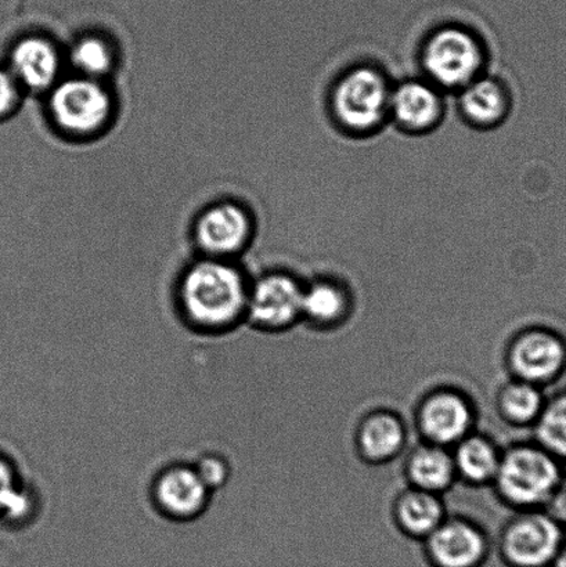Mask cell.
Wrapping results in <instances>:
<instances>
[{
  "label": "cell",
  "mask_w": 566,
  "mask_h": 567,
  "mask_svg": "<svg viewBox=\"0 0 566 567\" xmlns=\"http://www.w3.org/2000/svg\"><path fill=\"white\" fill-rule=\"evenodd\" d=\"M248 295L240 270L225 260L209 258L193 265L183 276L179 306L194 330L226 332L246 319Z\"/></svg>",
  "instance_id": "obj_1"
},
{
  "label": "cell",
  "mask_w": 566,
  "mask_h": 567,
  "mask_svg": "<svg viewBox=\"0 0 566 567\" xmlns=\"http://www.w3.org/2000/svg\"><path fill=\"white\" fill-rule=\"evenodd\" d=\"M507 502L528 509H543L563 486L564 463L539 444H525L502 455L495 477Z\"/></svg>",
  "instance_id": "obj_2"
},
{
  "label": "cell",
  "mask_w": 566,
  "mask_h": 567,
  "mask_svg": "<svg viewBox=\"0 0 566 567\" xmlns=\"http://www.w3.org/2000/svg\"><path fill=\"white\" fill-rule=\"evenodd\" d=\"M392 89L373 66L362 65L347 72L332 92V111L349 132L375 131L390 115Z\"/></svg>",
  "instance_id": "obj_3"
},
{
  "label": "cell",
  "mask_w": 566,
  "mask_h": 567,
  "mask_svg": "<svg viewBox=\"0 0 566 567\" xmlns=\"http://www.w3.org/2000/svg\"><path fill=\"white\" fill-rule=\"evenodd\" d=\"M423 66L438 86L463 89L480 78L485 53L478 38L460 27L435 31L425 42Z\"/></svg>",
  "instance_id": "obj_4"
},
{
  "label": "cell",
  "mask_w": 566,
  "mask_h": 567,
  "mask_svg": "<svg viewBox=\"0 0 566 567\" xmlns=\"http://www.w3.org/2000/svg\"><path fill=\"white\" fill-rule=\"evenodd\" d=\"M49 110L61 131L69 135L91 136L109 124L113 100L102 83L81 75L54 85Z\"/></svg>",
  "instance_id": "obj_5"
},
{
  "label": "cell",
  "mask_w": 566,
  "mask_h": 567,
  "mask_svg": "<svg viewBox=\"0 0 566 567\" xmlns=\"http://www.w3.org/2000/svg\"><path fill=\"white\" fill-rule=\"evenodd\" d=\"M565 540L563 525L543 509H528L504 530L502 558L508 567H550Z\"/></svg>",
  "instance_id": "obj_6"
},
{
  "label": "cell",
  "mask_w": 566,
  "mask_h": 567,
  "mask_svg": "<svg viewBox=\"0 0 566 567\" xmlns=\"http://www.w3.org/2000/svg\"><path fill=\"white\" fill-rule=\"evenodd\" d=\"M510 363L518 380L541 388L556 382L566 372V338L552 328H531L515 339Z\"/></svg>",
  "instance_id": "obj_7"
},
{
  "label": "cell",
  "mask_w": 566,
  "mask_h": 567,
  "mask_svg": "<svg viewBox=\"0 0 566 567\" xmlns=\"http://www.w3.org/2000/svg\"><path fill=\"white\" fill-rule=\"evenodd\" d=\"M303 288L288 275L263 277L249 288L247 317L265 331L286 330L302 316Z\"/></svg>",
  "instance_id": "obj_8"
},
{
  "label": "cell",
  "mask_w": 566,
  "mask_h": 567,
  "mask_svg": "<svg viewBox=\"0 0 566 567\" xmlns=\"http://www.w3.org/2000/svg\"><path fill=\"white\" fill-rule=\"evenodd\" d=\"M210 492L194 466L172 465L155 477L153 498L169 519L198 518L208 507Z\"/></svg>",
  "instance_id": "obj_9"
},
{
  "label": "cell",
  "mask_w": 566,
  "mask_h": 567,
  "mask_svg": "<svg viewBox=\"0 0 566 567\" xmlns=\"http://www.w3.org/2000/svg\"><path fill=\"white\" fill-rule=\"evenodd\" d=\"M251 230V219L246 210L235 204H218L199 216L196 240L210 258L220 259L241 251Z\"/></svg>",
  "instance_id": "obj_10"
},
{
  "label": "cell",
  "mask_w": 566,
  "mask_h": 567,
  "mask_svg": "<svg viewBox=\"0 0 566 567\" xmlns=\"http://www.w3.org/2000/svg\"><path fill=\"white\" fill-rule=\"evenodd\" d=\"M425 540L432 567H481L485 563V537L467 522L443 520Z\"/></svg>",
  "instance_id": "obj_11"
},
{
  "label": "cell",
  "mask_w": 566,
  "mask_h": 567,
  "mask_svg": "<svg viewBox=\"0 0 566 567\" xmlns=\"http://www.w3.org/2000/svg\"><path fill=\"white\" fill-rule=\"evenodd\" d=\"M419 422L421 431L431 443L443 447L467 437L473 411L467 400L460 394L451 391L436 392L421 405Z\"/></svg>",
  "instance_id": "obj_12"
},
{
  "label": "cell",
  "mask_w": 566,
  "mask_h": 567,
  "mask_svg": "<svg viewBox=\"0 0 566 567\" xmlns=\"http://www.w3.org/2000/svg\"><path fill=\"white\" fill-rule=\"evenodd\" d=\"M443 104L440 93L429 83L404 82L392 89L390 114L409 132H426L441 121Z\"/></svg>",
  "instance_id": "obj_13"
},
{
  "label": "cell",
  "mask_w": 566,
  "mask_h": 567,
  "mask_svg": "<svg viewBox=\"0 0 566 567\" xmlns=\"http://www.w3.org/2000/svg\"><path fill=\"white\" fill-rule=\"evenodd\" d=\"M11 66L17 82L32 91H47L58 82L60 54L49 39L27 37L16 44L11 53Z\"/></svg>",
  "instance_id": "obj_14"
},
{
  "label": "cell",
  "mask_w": 566,
  "mask_h": 567,
  "mask_svg": "<svg viewBox=\"0 0 566 567\" xmlns=\"http://www.w3.org/2000/svg\"><path fill=\"white\" fill-rule=\"evenodd\" d=\"M460 107L470 124L480 127L496 126L508 114V94L501 82L480 76L463 89Z\"/></svg>",
  "instance_id": "obj_15"
},
{
  "label": "cell",
  "mask_w": 566,
  "mask_h": 567,
  "mask_svg": "<svg viewBox=\"0 0 566 567\" xmlns=\"http://www.w3.org/2000/svg\"><path fill=\"white\" fill-rule=\"evenodd\" d=\"M408 474L415 488L436 494L451 486L456 466L445 449L431 443L415 450L409 458Z\"/></svg>",
  "instance_id": "obj_16"
},
{
  "label": "cell",
  "mask_w": 566,
  "mask_h": 567,
  "mask_svg": "<svg viewBox=\"0 0 566 567\" xmlns=\"http://www.w3.org/2000/svg\"><path fill=\"white\" fill-rule=\"evenodd\" d=\"M397 518L408 535L426 538L443 522V508L434 493L413 488L399 498Z\"/></svg>",
  "instance_id": "obj_17"
},
{
  "label": "cell",
  "mask_w": 566,
  "mask_h": 567,
  "mask_svg": "<svg viewBox=\"0 0 566 567\" xmlns=\"http://www.w3.org/2000/svg\"><path fill=\"white\" fill-rule=\"evenodd\" d=\"M404 443V427L395 415L377 413L360 426L359 446L371 461H385L397 455Z\"/></svg>",
  "instance_id": "obj_18"
},
{
  "label": "cell",
  "mask_w": 566,
  "mask_h": 567,
  "mask_svg": "<svg viewBox=\"0 0 566 567\" xmlns=\"http://www.w3.org/2000/svg\"><path fill=\"white\" fill-rule=\"evenodd\" d=\"M502 455L484 437H464L457 443L453 461L456 472L473 483L495 480Z\"/></svg>",
  "instance_id": "obj_19"
},
{
  "label": "cell",
  "mask_w": 566,
  "mask_h": 567,
  "mask_svg": "<svg viewBox=\"0 0 566 567\" xmlns=\"http://www.w3.org/2000/svg\"><path fill=\"white\" fill-rule=\"evenodd\" d=\"M348 299L341 287L331 281H319L303 289L302 316L316 324H332L347 311Z\"/></svg>",
  "instance_id": "obj_20"
},
{
  "label": "cell",
  "mask_w": 566,
  "mask_h": 567,
  "mask_svg": "<svg viewBox=\"0 0 566 567\" xmlns=\"http://www.w3.org/2000/svg\"><path fill=\"white\" fill-rule=\"evenodd\" d=\"M537 444L554 457L566 461V391L546 399L535 422Z\"/></svg>",
  "instance_id": "obj_21"
},
{
  "label": "cell",
  "mask_w": 566,
  "mask_h": 567,
  "mask_svg": "<svg viewBox=\"0 0 566 567\" xmlns=\"http://www.w3.org/2000/svg\"><path fill=\"white\" fill-rule=\"evenodd\" d=\"M545 403L542 388L523 380L510 383L501 394L502 413L513 424L535 425Z\"/></svg>",
  "instance_id": "obj_22"
},
{
  "label": "cell",
  "mask_w": 566,
  "mask_h": 567,
  "mask_svg": "<svg viewBox=\"0 0 566 567\" xmlns=\"http://www.w3.org/2000/svg\"><path fill=\"white\" fill-rule=\"evenodd\" d=\"M71 61L82 76L99 80L113 69L114 54L104 38L86 35L82 37L72 48Z\"/></svg>",
  "instance_id": "obj_23"
},
{
  "label": "cell",
  "mask_w": 566,
  "mask_h": 567,
  "mask_svg": "<svg viewBox=\"0 0 566 567\" xmlns=\"http://www.w3.org/2000/svg\"><path fill=\"white\" fill-rule=\"evenodd\" d=\"M28 498L19 493L13 466L0 457V514L21 515L27 511Z\"/></svg>",
  "instance_id": "obj_24"
},
{
  "label": "cell",
  "mask_w": 566,
  "mask_h": 567,
  "mask_svg": "<svg viewBox=\"0 0 566 567\" xmlns=\"http://www.w3.org/2000/svg\"><path fill=\"white\" fill-rule=\"evenodd\" d=\"M194 468L197 470L198 475L202 476L210 492L224 486L225 482L229 480V464L220 455H204Z\"/></svg>",
  "instance_id": "obj_25"
},
{
  "label": "cell",
  "mask_w": 566,
  "mask_h": 567,
  "mask_svg": "<svg viewBox=\"0 0 566 567\" xmlns=\"http://www.w3.org/2000/svg\"><path fill=\"white\" fill-rule=\"evenodd\" d=\"M20 89L14 75L0 71V116L9 114L19 102Z\"/></svg>",
  "instance_id": "obj_26"
},
{
  "label": "cell",
  "mask_w": 566,
  "mask_h": 567,
  "mask_svg": "<svg viewBox=\"0 0 566 567\" xmlns=\"http://www.w3.org/2000/svg\"><path fill=\"white\" fill-rule=\"evenodd\" d=\"M550 567H566V540L563 544V547L559 548L557 557L554 558Z\"/></svg>",
  "instance_id": "obj_27"
},
{
  "label": "cell",
  "mask_w": 566,
  "mask_h": 567,
  "mask_svg": "<svg viewBox=\"0 0 566 567\" xmlns=\"http://www.w3.org/2000/svg\"><path fill=\"white\" fill-rule=\"evenodd\" d=\"M564 477H565V482H566V461L564 463Z\"/></svg>",
  "instance_id": "obj_28"
},
{
  "label": "cell",
  "mask_w": 566,
  "mask_h": 567,
  "mask_svg": "<svg viewBox=\"0 0 566 567\" xmlns=\"http://www.w3.org/2000/svg\"><path fill=\"white\" fill-rule=\"evenodd\" d=\"M565 532H566V526H565Z\"/></svg>",
  "instance_id": "obj_29"
}]
</instances>
